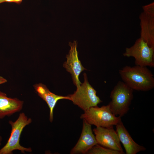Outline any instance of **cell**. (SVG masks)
Wrapping results in <instances>:
<instances>
[{
	"mask_svg": "<svg viewBox=\"0 0 154 154\" xmlns=\"http://www.w3.org/2000/svg\"><path fill=\"white\" fill-rule=\"evenodd\" d=\"M23 104V101L8 97L5 93L0 91V119L20 111Z\"/></svg>",
	"mask_w": 154,
	"mask_h": 154,
	"instance_id": "13",
	"label": "cell"
},
{
	"mask_svg": "<svg viewBox=\"0 0 154 154\" xmlns=\"http://www.w3.org/2000/svg\"><path fill=\"white\" fill-rule=\"evenodd\" d=\"M124 152L111 149L98 144L93 147L87 153L88 154H123Z\"/></svg>",
	"mask_w": 154,
	"mask_h": 154,
	"instance_id": "14",
	"label": "cell"
},
{
	"mask_svg": "<svg viewBox=\"0 0 154 154\" xmlns=\"http://www.w3.org/2000/svg\"><path fill=\"white\" fill-rule=\"evenodd\" d=\"M5 2H14V0H4Z\"/></svg>",
	"mask_w": 154,
	"mask_h": 154,
	"instance_id": "17",
	"label": "cell"
},
{
	"mask_svg": "<svg viewBox=\"0 0 154 154\" xmlns=\"http://www.w3.org/2000/svg\"><path fill=\"white\" fill-rule=\"evenodd\" d=\"M7 80L3 77L0 76V84H3L7 82Z\"/></svg>",
	"mask_w": 154,
	"mask_h": 154,
	"instance_id": "15",
	"label": "cell"
},
{
	"mask_svg": "<svg viewBox=\"0 0 154 154\" xmlns=\"http://www.w3.org/2000/svg\"><path fill=\"white\" fill-rule=\"evenodd\" d=\"M133 90L123 82H117L110 93L111 101L108 104L113 114L121 117L128 112L133 98Z\"/></svg>",
	"mask_w": 154,
	"mask_h": 154,
	"instance_id": "2",
	"label": "cell"
},
{
	"mask_svg": "<svg viewBox=\"0 0 154 154\" xmlns=\"http://www.w3.org/2000/svg\"><path fill=\"white\" fill-rule=\"evenodd\" d=\"M2 140V138L1 136H0V145H1V142Z\"/></svg>",
	"mask_w": 154,
	"mask_h": 154,
	"instance_id": "18",
	"label": "cell"
},
{
	"mask_svg": "<svg viewBox=\"0 0 154 154\" xmlns=\"http://www.w3.org/2000/svg\"><path fill=\"white\" fill-rule=\"evenodd\" d=\"M31 118H28L24 113H20L17 119L14 122L9 121L11 127L10 136L5 145L0 149V154H11L15 150H19L22 153L25 151L31 152V148H26L21 146L19 143L20 137L24 128L30 124Z\"/></svg>",
	"mask_w": 154,
	"mask_h": 154,
	"instance_id": "4",
	"label": "cell"
},
{
	"mask_svg": "<svg viewBox=\"0 0 154 154\" xmlns=\"http://www.w3.org/2000/svg\"><path fill=\"white\" fill-rule=\"evenodd\" d=\"M123 55L125 57H133L136 65L154 67V48L149 47L141 37L132 46L126 48Z\"/></svg>",
	"mask_w": 154,
	"mask_h": 154,
	"instance_id": "6",
	"label": "cell"
},
{
	"mask_svg": "<svg viewBox=\"0 0 154 154\" xmlns=\"http://www.w3.org/2000/svg\"><path fill=\"white\" fill-rule=\"evenodd\" d=\"M82 132L75 145L70 151L71 154H86L93 147L98 144L93 133L91 125L83 120Z\"/></svg>",
	"mask_w": 154,
	"mask_h": 154,
	"instance_id": "9",
	"label": "cell"
},
{
	"mask_svg": "<svg viewBox=\"0 0 154 154\" xmlns=\"http://www.w3.org/2000/svg\"><path fill=\"white\" fill-rule=\"evenodd\" d=\"M83 75L84 82L76 87V90L73 94L68 96L70 100L85 112L91 107L97 106L102 101L88 82L86 74L84 73Z\"/></svg>",
	"mask_w": 154,
	"mask_h": 154,
	"instance_id": "5",
	"label": "cell"
},
{
	"mask_svg": "<svg viewBox=\"0 0 154 154\" xmlns=\"http://www.w3.org/2000/svg\"><path fill=\"white\" fill-rule=\"evenodd\" d=\"M116 125V131L120 142L124 147L126 154H136L146 149V148L139 145L133 140L121 120Z\"/></svg>",
	"mask_w": 154,
	"mask_h": 154,
	"instance_id": "11",
	"label": "cell"
},
{
	"mask_svg": "<svg viewBox=\"0 0 154 154\" xmlns=\"http://www.w3.org/2000/svg\"><path fill=\"white\" fill-rule=\"evenodd\" d=\"M140 37L154 48V10L143 11L140 14Z\"/></svg>",
	"mask_w": 154,
	"mask_h": 154,
	"instance_id": "10",
	"label": "cell"
},
{
	"mask_svg": "<svg viewBox=\"0 0 154 154\" xmlns=\"http://www.w3.org/2000/svg\"><path fill=\"white\" fill-rule=\"evenodd\" d=\"M5 2L4 0H0V3Z\"/></svg>",
	"mask_w": 154,
	"mask_h": 154,
	"instance_id": "19",
	"label": "cell"
},
{
	"mask_svg": "<svg viewBox=\"0 0 154 154\" xmlns=\"http://www.w3.org/2000/svg\"><path fill=\"white\" fill-rule=\"evenodd\" d=\"M14 1L15 3L19 4L22 2V0H14Z\"/></svg>",
	"mask_w": 154,
	"mask_h": 154,
	"instance_id": "16",
	"label": "cell"
},
{
	"mask_svg": "<svg viewBox=\"0 0 154 154\" xmlns=\"http://www.w3.org/2000/svg\"><path fill=\"white\" fill-rule=\"evenodd\" d=\"M69 45L70 49L66 56L67 60L63 63V66L71 74L73 83L77 87L81 84L79 76L86 69L83 66L78 58L76 41L74 40L72 43L69 42Z\"/></svg>",
	"mask_w": 154,
	"mask_h": 154,
	"instance_id": "7",
	"label": "cell"
},
{
	"mask_svg": "<svg viewBox=\"0 0 154 154\" xmlns=\"http://www.w3.org/2000/svg\"><path fill=\"white\" fill-rule=\"evenodd\" d=\"M80 117L91 125L106 128L113 127L121 120V117L113 114L109 104L100 107H91L81 114Z\"/></svg>",
	"mask_w": 154,
	"mask_h": 154,
	"instance_id": "3",
	"label": "cell"
},
{
	"mask_svg": "<svg viewBox=\"0 0 154 154\" xmlns=\"http://www.w3.org/2000/svg\"><path fill=\"white\" fill-rule=\"evenodd\" d=\"M34 88L38 95L47 104L50 110L49 120L52 122L53 119V111L58 101L61 99L70 100L68 96H62L58 95L51 92L44 84L42 83L34 85Z\"/></svg>",
	"mask_w": 154,
	"mask_h": 154,
	"instance_id": "12",
	"label": "cell"
},
{
	"mask_svg": "<svg viewBox=\"0 0 154 154\" xmlns=\"http://www.w3.org/2000/svg\"><path fill=\"white\" fill-rule=\"evenodd\" d=\"M93 131L98 144L111 149L124 152L117 134L113 127H96Z\"/></svg>",
	"mask_w": 154,
	"mask_h": 154,
	"instance_id": "8",
	"label": "cell"
},
{
	"mask_svg": "<svg viewBox=\"0 0 154 154\" xmlns=\"http://www.w3.org/2000/svg\"><path fill=\"white\" fill-rule=\"evenodd\" d=\"M119 73L123 82L133 90L146 92L154 87V76L147 67L126 66Z\"/></svg>",
	"mask_w": 154,
	"mask_h": 154,
	"instance_id": "1",
	"label": "cell"
}]
</instances>
